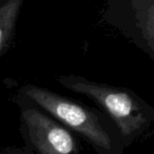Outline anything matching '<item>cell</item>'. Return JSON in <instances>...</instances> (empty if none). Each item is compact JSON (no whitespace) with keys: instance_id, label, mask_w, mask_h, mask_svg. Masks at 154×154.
Returning a JSON list of instances; mask_svg holds the SVG:
<instances>
[{"instance_id":"cell-1","label":"cell","mask_w":154,"mask_h":154,"mask_svg":"<svg viewBox=\"0 0 154 154\" xmlns=\"http://www.w3.org/2000/svg\"><path fill=\"white\" fill-rule=\"evenodd\" d=\"M21 92L34 107L85 139L97 154H125L119 131L99 109L32 85L26 86Z\"/></svg>"},{"instance_id":"cell-7","label":"cell","mask_w":154,"mask_h":154,"mask_svg":"<svg viewBox=\"0 0 154 154\" xmlns=\"http://www.w3.org/2000/svg\"><path fill=\"white\" fill-rule=\"evenodd\" d=\"M0 154H5V153H3V152H1V153H0Z\"/></svg>"},{"instance_id":"cell-3","label":"cell","mask_w":154,"mask_h":154,"mask_svg":"<svg viewBox=\"0 0 154 154\" xmlns=\"http://www.w3.org/2000/svg\"><path fill=\"white\" fill-rule=\"evenodd\" d=\"M101 19L154 62V0H105Z\"/></svg>"},{"instance_id":"cell-2","label":"cell","mask_w":154,"mask_h":154,"mask_svg":"<svg viewBox=\"0 0 154 154\" xmlns=\"http://www.w3.org/2000/svg\"><path fill=\"white\" fill-rule=\"evenodd\" d=\"M57 82L94 101L119 131L126 149L147 134L154 125V107L130 89L93 82L74 74L60 75Z\"/></svg>"},{"instance_id":"cell-4","label":"cell","mask_w":154,"mask_h":154,"mask_svg":"<svg viewBox=\"0 0 154 154\" xmlns=\"http://www.w3.org/2000/svg\"><path fill=\"white\" fill-rule=\"evenodd\" d=\"M21 133L29 154H80L75 136L53 117L34 107L21 110Z\"/></svg>"},{"instance_id":"cell-6","label":"cell","mask_w":154,"mask_h":154,"mask_svg":"<svg viewBox=\"0 0 154 154\" xmlns=\"http://www.w3.org/2000/svg\"><path fill=\"white\" fill-rule=\"evenodd\" d=\"M5 154H29L23 149H18V148H9V149L3 151Z\"/></svg>"},{"instance_id":"cell-5","label":"cell","mask_w":154,"mask_h":154,"mask_svg":"<svg viewBox=\"0 0 154 154\" xmlns=\"http://www.w3.org/2000/svg\"><path fill=\"white\" fill-rule=\"evenodd\" d=\"M23 1L5 0L0 5V55L11 39Z\"/></svg>"}]
</instances>
